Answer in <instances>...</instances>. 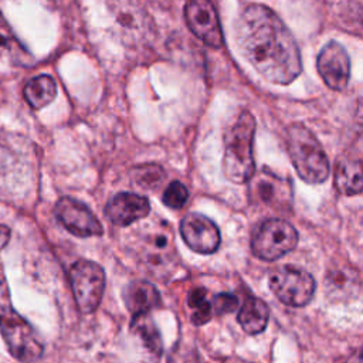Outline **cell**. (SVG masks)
Returning a JSON list of instances; mask_svg holds the SVG:
<instances>
[{
  "label": "cell",
  "mask_w": 363,
  "mask_h": 363,
  "mask_svg": "<svg viewBox=\"0 0 363 363\" xmlns=\"http://www.w3.org/2000/svg\"><path fill=\"white\" fill-rule=\"evenodd\" d=\"M9 240V228L4 225H0V248L7 242Z\"/></svg>",
  "instance_id": "27"
},
{
  "label": "cell",
  "mask_w": 363,
  "mask_h": 363,
  "mask_svg": "<svg viewBox=\"0 0 363 363\" xmlns=\"http://www.w3.org/2000/svg\"><path fill=\"white\" fill-rule=\"evenodd\" d=\"M335 186L345 196L363 191V163L352 156H343L335 167Z\"/></svg>",
  "instance_id": "15"
},
{
  "label": "cell",
  "mask_w": 363,
  "mask_h": 363,
  "mask_svg": "<svg viewBox=\"0 0 363 363\" xmlns=\"http://www.w3.org/2000/svg\"><path fill=\"white\" fill-rule=\"evenodd\" d=\"M211 305H213V312H216L217 315H224L235 311V308L238 306V299L235 295L224 292V294L216 295Z\"/></svg>",
  "instance_id": "25"
},
{
  "label": "cell",
  "mask_w": 363,
  "mask_h": 363,
  "mask_svg": "<svg viewBox=\"0 0 363 363\" xmlns=\"http://www.w3.org/2000/svg\"><path fill=\"white\" fill-rule=\"evenodd\" d=\"M150 211L147 199L135 193L116 194L105 208L106 217L116 225L125 227L145 218Z\"/></svg>",
  "instance_id": "13"
},
{
  "label": "cell",
  "mask_w": 363,
  "mask_h": 363,
  "mask_svg": "<svg viewBox=\"0 0 363 363\" xmlns=\"http://www.w3.org/2000/svg\"><path fill=\"white\" fill-rule=\"evenodd\" d=\"M254 135L255 119L247 111L238 115L235 122L225 133L223 170L225 177L233 183L241 184L254 176Z\"/></svg>",
  "instance_id": "2"
},
{
  "label": "cell",
  "mask_w": 363,
  "mask_h": 363,
  "mask_svg": "<svg viewBox=\"0 0 363 363\" xmlns=\"http://www.w3.org/2000/svg\"><path fill=\"white\" fill-rule=\"evenodd\" d=\"M291 186H285V182L275 174H262L257 179L255 193L262 203L269 206L285 204L291 200Z\"/></svg>",
  "instance_id": "17"
},
{
  "label": "cell",
  "mask_w": 363,
  "mask_h": 363,
  "mask_svg": "<svg viewBox=\"0 0 363 363\" xmlns=\"http://www.w3.org/2000/svg\"><path fill=\"white\" fill-rule=\"evenodd\" d=\"M360 363H363V350H362V354H360Z\"/></svg>",
  "instance_id": "28"
},
{
  "label": "cell",
  "mask_w": 363,
  "mask_h": 363,
  "mask_svg": "<svg viewBox=\"0 0 363 363\" xmlns=\"http://www.w3.org/2000/svg\"><path fill=\"white\" fill-rule=\"evenodd\" d=\"M142 238V259L152 269H166L174 259V248L167 224L153 225V230L147 231Z\"/></svg>",
  "instance_id": "12"
},
{
  "label": "cell",
  "mask_w": 363,
  "mask_h": 363,
  "mask_svg": "<svg viewBox=\"0 0 363 363\" xmlns=\"http://www.w3.org/2000/svg\"><path fill=\"white\" fill-rule=\"evenodd\" d=\"M269 286L281 302L301 308L309 303L316 285L309 272L294 265H284L269 275Z\"/></svg>",
  "instance_id": "7"
},
{
  "label": "cell",
  "mask_w": 363,
  "mask_h": 363,
  "mask_svg": "<svg viewBox=\"0 0 363 363\" xmlns=\"http://www.w3.org/2000/svg\"><path fill=\"white\" fill-rule=\"evenodd\" d=\"M356 274L352 272V269H345V268H337L332 269L328 274L326 278V286L329 291L333 294H346L350 289H353V285L356 284L354 281Z\"/></svg>",
  "instance_id": "21"
},
{
  "label": "cell",
  "mask_w": 363,
  "mask_h": 363,
  "mask_svg": "<svg viewBox=\"0 0 363 363\" xmlns=\"http://www.w3.org/2000/svg\"><path fill=\"white\" fill-rule=\"evenodd\" d=\"M298 244V233L282 218L264 221L252 235V254L264 261H274L294 250Z\"/></svg>",
  "instance_id": "5"
},
{
  "label": "cell",
  "mask_w": 363,
  "mask_h": 363,
  "mask_svg": "<svg viewBox=\"0 0 363 363\" xmlns=\"http://www.w3.org/2000/svg\"><path fill=\"white\" fill-rule=\"evenodd\" d=\"M316 68L330 89L342 91L346 88L350 78V60L339 43L330 41L322 47L316 58Z\"/></svg>",
  "instance_id": "9"
},
{
  "label": "cell",
  "mask_w": 363,
  "mask_h": 363,
  "mask_svg": "<svg viewBox=\"0 0 363 363\" xmlns=\"http://www.w3.org/2000/svg\"><path fill=\"white\" fill-rule=\"evenodd\" d=\"M0 48L7 50L9 54L17 60H20L21 55H27L26 50L20 45L17 38L13 34L11 27L4 20V17L0 13Z\"/></svg>",
  "instance_id": "22"
},
{
  "label": "cell",
  "mask_w": 363,
  "mask_h": 363,
  "mask_svg": "<svg viewBox=\"0 0 363 363\" xmlns=\"http://www.w3.org/2000/svg\"><path fill=\"white\" fill-rule=\"evenodd\" d=\"M0 332L9 352L21 363H33L43 354L44 346L33 326L11 308L0 313Z\"/></svg>",
  "instance_id": "4"
},
{
  "label": "cell",
  "mask_w": 363,
  "mask_h": 363,
  "mask_svg": "<svg viewBox=\"0 0 363 363\" xmlns=\"http://www.w3.org/2000/svg\"><path fill=\"white\" fill-rule=\"evenodd\" d=\"M57 94L55 81L50 75H38L30 79L24 88V95L27 102L34 109H41L47 106Z\"/></svg>",
  "instance_id": "18"
},
{
  "label": "cell",
  "mask_w": 363,
  "mask_h": 363,
  "mask_svg": "<svg viewBox=\"0 0 363 363\" xmlns=\"http://www.w3.org/2000/svg\"><path fill=\"white\" fill-rule=\"evenodd\" d=\"M286 147L298 176L318 184L329 174V160L315 135L301 123H292L286 129Z\"/></svg>",
  "instance_id": "3"
},
{
  "label": "cell",
  "mask_w": 363,
  "mask_h": 363,
  "mask_svg": "<svg viewBox=\"0 0 363 363\" xmlns=\"http://www.w3.org/2000/svg\"><path fill=\"white\" fill-rule=\"evenodd\" d=\"M69 281L78 309L82 313L94 312L105 289V272L101 265L88 259H79L71 267Z\"/></svg>",
  "instance_id": "6"
},
{
  "label": "cell",
  "mask_w": 363,
  "mask_h": 363,
  "mask_svg": "<svg viewBox=\"0 0 363 363\" xmlns=\"http://www.w3.org/2000/svg\"><path fill=\"white\" fill-rule=\"evenodd\" d=\"M189 28L213 48L223 45V33L217 11L210 0H189L184 9Z\"/></svg>",
  "instance_id": "8"
},
{
  "label": "cell",
  "mask_w": 363,
  "mask_h": 363,
  "mask_svg": "<svg viewBox=\"0 0 363 363\" xmlns=\"http://www.w3.org/2000/svg\"><path fill=\"white\" fill-rule=\"evenodd\" d=\"M244 58L268 82L289 85L302 71L298 44L285 23L267 6L250 4L237 23Z\"/></svg>",
  "instance_id": "1"
},
{
  "label": "cell",
  "mask_w": 363,
  "mask_h": 363,
  "mask_svg": "<svg viewBox=\"0 0 363 363\" xmlns=\"http://www.w3.org/2000/svg\"><path fill=\"white\" fill-rule=\"evenodd\" d=\"M187 303L191 309V320L194 325H203L211 319L213 305L207 299V291L204 288H194L189 294Z\"/></svg>",
  "instance_id": "20"
},
{
  "label": "cell",
  "mask_w": 363,
  "mask_h": 363,
  "mask_svg": "<svg viewBox=\"0 0 363 363\" xmlns=\"http://www.w3.org/2000/svg\"><path fill=\"white\" fill-rule=\"evenodd\" d=\"M180 234L184 242L200 254H211L220 245V231L217 225L199 213H190L182 220Z\"/></svg>",
  "instance_id": "11"
},
{
  "label": "cell",
  "mask_w": 363,
  "mask_h": 363,
  "mask_svg": "<svg viewBox=\"0 0 363 363\" xmlns=\"http://www.w3.org/2000/svg\"><path fill=\"white\" fill-rule=\"evenodd\" d=\"M123 299L133 316L149 313L160 305V295L156 286L147 281L130 282L123 292Z\"/></svg>",
  "instance_id": "14"
},
{
  "label": "cell",
  "mask_w": 363,
  "mask_h": 363,
  "mask_svg": "<svg viewBox=\"0 0 363 363\" xmlns=\"http://www.w3.org/2000/svg\"><path fill=\"white\" fill-rule=\"evenodd\" d=\"M189 199V191L184 184L180 182H172L164 193H163V203L170 208H182Z\"/></svg>",
  "instance_id": "24"
},
{
  "label": "cell",
  "mask_w": 363,
  "mask_h": 363,
  "mask_svg": "<svg viewBox=\"0 0 363 363\" xmlns=\"http://www.w3.org/2000/svg\"><path fill=\"white\" fill-rule=\"evenodd\" d=\"M54 213L58 221L74 235L95 237L102 234V225L98 218L85 204L75 199H60L55 204Z\"/></svg>",
  "instance_id": "10"
},
{
  "label": "cell",
  "mask_w": 363,
  "mask_h": 363,
  "mask_svg": "<svg viewBox=\"0 0 363 363\" xmlns=\"http://www.w3.org/2000/svg\"><path fill=\"white\" fill-rule=\"evenodd\" d=\"M133 179L145 189H155L163 180V170L156 164L139 166L133 170Z\"/></svg>",
  "instance_id": "23"
},
{
  "label": "cell",
  "mask_w": 363,
  "mask_h": 363,
  "mask_svg": "<svg viewBox=\"0 0 363 363\" xmlns=\"http://www.w3.org/2000/svg\"><path fill=\"white\" fill-rule=\"evenodd\" d=\"M268 318L269 309L267 303L255 296H248L238 312V322L241 328L250 335L262 332L268 323Z\"/></svg>",
  "instance_id": "16"
},
{
  "label": "cell",
  "mask_w": 363,
  "mask_h": 363,
  "mask_svg": "<svg viewBox=\"0 0 363 363\" xmlns=\"http://www.w3.org/2000/svg\"><path fill=\"white\" fill-rule=\"evenodd\" d=\"M132 330L143 340L145 346L155 354H160L163 350V343L159 330L156 329L155 323L150 320L147 313L135 315L130 322Z\"/></svg>",
  "instance_id": "19"
},
{
  "label": "cell",
  "mask_w": 363,
  "mask_h": 363,
  "mask_svg": "<svg viewBox=\"0 0 363 363\" xmlns=\"http://www.w3.org/2000/svg\"><path fill=\"white\" fill-rule=\"evenodd\" d=\"M10 296H9V288L4 278V274L0 268V313L10 309Z\"/></svg>",
  "instance_id": "26"
}]
</instances>
